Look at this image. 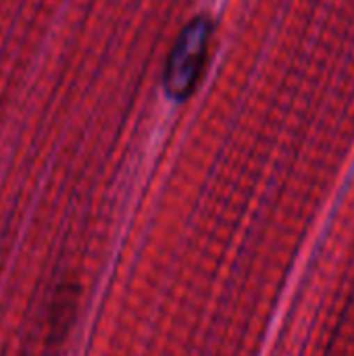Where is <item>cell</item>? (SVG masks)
<instances>
[{"label": "cell", "instance_id": "obj_1", "mask_svg": "<svg viewBox=\"0 0 354 356\" xmlns=\"http://www.w3.org/2000/svg\"><path fill=\"white\" fill-rule=\"evenodd\" d=\"M211 31L213 27L207 17H194L177 35L163 73V86L171 100L184 102L194 94L204 71Z\"/></svg>", "mask_w": 354, "mask_h": 356}]
</instances>
